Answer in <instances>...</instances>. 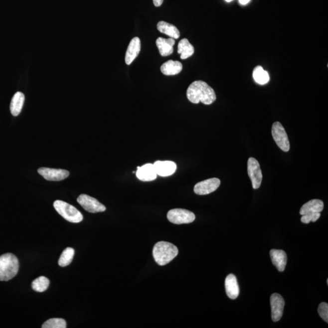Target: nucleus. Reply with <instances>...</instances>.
Segmentation results:
<instances>
[{
  "label": "nucleus",
  "instance_id": "f257e3e1",
  "mask_svg": "<svg viewBox=\"0 0 328 328\" xmlns=\"http://www.w3.org/2000/svg\"><path fill=\"white\" fill-rule=\"evenodd\" d=\"M188 101L193 104H199L201 102L205 105H211L216 101L215 91L207 83L197 80L189 86L187 91Z\"/></svg>",
  "mask_w": 328,
  "mask_h": 328
},
{
  "label": "nucleus",
  "instance_id": "f03ea898",
  "mask_svg": "<svg viewBox=\"0 0 328 328\" xmlns=\"http://www.w3.org/2000/svg\"><path fill=\"white\" fill-rule=\"evenodd\" d=\"M177 254L178 249L177 247L168 242H158L153 250L154 259L160 266L167 265Z\"/></svg>",
  "mask_w": 328,
  "mask_h": 328
},
{
  "label": "nucleus",
  "instance_id": "7ed1b4c3",
  "mask_svg": "<svg viewBox=\"0 0 328 328\" xmlns=\"http://www.w3.org/2000/svg\"><path fill=\"white\" fill-rule=\"evenodd\" d=\"M19 262L16 256L7 253L0 257V281L7 282L17 274Z\"/></svg>",
  "mask_w": 328,
  "mask_h": 328
},
{
  "label": "nucleus",
  "instance_id": "20e7f679",
  "mask_svg": "<svg viewBox=\"0 0 328 328\" xmlns=\"http://www.w3.org/2000/svg\"><path fill=\"white\" fill-rule=\"evenodd\" d=\"M54 207L59 215L69 222L79 223L83 220L82 214L73 205L67 202L57 200L54 203Z\"/></svg>",
  "mask_w": 328,
  "mask_h": 328
},
{
  "label": "nucleus",
  "instance_id": "39448f33",
  "mask_svg": "<svg viewBox=\"0 0 328 328\" xmlns=\"http://www.w3.org/2000/svg\"><path fill=\"white\" fill-rule=\"evenodd\" d=\"M272 135L275 143L283 152H288L290 149V143L289 141L287 133L284 127L279 122H275L272 125Z\"/></svg>",
  "mask_w": 328,
  "mask_h": 328
},
{
  "label": "nucleus",
  "instance_id": "423d86ee",
  "mask_svg": "<svg viewBox=\"0 0 328 328\" xmlns=\"http://www.w3.org/2000/svg\"><path fill=\"white\" fill-rule=\"evenodd\" d=\"M167 218L169 222L175 224H189L195 220V215L188 210L174 208L168 212Z\"/></svg>",
  "mask_w": 328,
  "mask_h": 328
},
{
  "label": "nucleus",
  "instance_id": "0eeeda50",
  "mask_svg": "<svg viewBox=\"0 0 328 328\" xmlns=\"http://www.w3.org/2000/svg\"><path fill=\"white\" fill-rule=\"evenodd\" d=\"M247 171L254 189L259 188L262 182L263 174L259 163L254 158H250L247 162Z\"/></svg>",
  "mask_w": 328,
  "mask_h": 328
},
{
  "label": "nucleus",
  "instance_id": "6e6552de",
  "mask_svg": "<svg viewBox=\"0 0 328 328\" xmlns=\"http://www.w3.org/2000/svg\"><path fill=\"white\" fill-rule=\"evenodd\" d=\"M77 202L88 212L94 213L103 212L106 210V207H105V205L97 201L96 199L88 196L87 194H80L78 197Z\"/></svg>",
  "mask_w": 328,
  "mask_h": 328
},
{
  "label": "nucleus",
  "instance_id": "1a4fd4ad",
  "mask_svg": "<svg viewBox=\"0 0 328 328\" xmlns=\"http://www.w3.org/2000/svg\"><path fill=\"white\" fill-rule=\"evenodd\" d=\"M221 184L220 180L216 177L203 180L197 183L194 187V191L198 195H205L217 190Z\"/></svg>",
  "mask_w": 328,
  "mask_h": 328
},
{
  "label": "nucleus",
  "instance_id": "9d476101",
  "mask_svg": "<svg viewBox=\"0 0 328 328\" xmlns=\"http://www.w3.org/2000/svg\"><path fill=\"white\" fill-rule=\"evenodd\" d=\"M38 173L50 181H60L69 176V172L62 169L42 167L38 169Z\"/></svg>",
  "mask_w": 328,
  "mask_h": 328
},
{
  "label": "nucleus",
  "instance_id": "9b49d317",
  "mask_svg": "<svg viewBox=\"0 0 328 328\" xmlns=\"http://www.w3.org/2000/svg\"><path fill=\"white\" fill-rule=\"evenodd\" d=\"M285 300L279 294H272L271 297L272 319L275 322H279L282 318Z\"/></svg>",
  "mask_w": 328,
  "mask_h": 328
},
{
  "label": "nucleus",
  "instance_id": "f8f14e48",
  "mask_svg": "<svg viewBox=\"0 0 328 328\" xmlns=\"http://www.w3.org/2000/svg\"><path fill=\"white\" fill-rule=\"evenodd\" d=\"M156 173L160 176H171L176 170V164L172 161H157L154 164Z\"/></svg>",
  "mask_w": 328,
  "mask_h": 328
},
{
  "label": "nucleus",
  "instance_id": "ddd939ff",
  "mask_svg": "<svg viewBox=\"0 0 328 328\" xmlns=\"http://www.w3.org/2000/svg\"><path fill=\"white\" fill-rule=\"evenodd\" d=\"M137 168L136 176L142 181H152L157 179V174L154 164H147L143 166H138Z\"/></svg>",
  "mask_w": 328,
  "mask_h": 328
},
{
  "label": "nucleus",
  "instance_id": "4468645a",
  "mask_svg": "<svg viewBox=\"0 0 328 328\" xmlns=\"http://www.w3.org/2000/svg\"><path fill=\"white\" fill-rule=\"evenodd\" d=\"M141 43L140 38L135 37L131 40L129 47H128L126 55V63L130 65L132 63L135 58L140 53Z\"/></svg>",
  "mask_w": 328,
  "mask_h": 328
},
{
  "label": "nucleus",
  "instance_id": "2eb2a0df",
  "mask_svg": "<svg viewBox=\"0 0 328 328\" xmlns=\"http://www.w3.org/2000/svg\"><path fill=\"white\" fill-rule=\"evenodd\" d=\"M271 260L273 265L280 272H283L287 264V255L282 250L272 249L270 251Z\"/></svg>",
  "mask_w": 328,
  "mask_h": 328
},
{
  "label": "nucleus",
  "instance_id": "dca6fc26",
  "mask_svg": "<svg viewBox=\"0 0 328 328\" xmlns=\"http://www.w3.org/2000/svg\"><path fill=\"white\" fill-rule=\"evenodd\" d=\"M225 288L227 296L230 299L234 300L237 298L240 294V289L238 284L237 277L233 274H230L225 280Z\"/></svg>",
  "mask_w": 328,
  "mask_h": 328
},
{
  "label": "nucleus",
  "instance_id": "f3484780",
  "mask_svg": "<svg viewBox=\"0 0 328 328\" xmlns=\"http://www.w3.org/2000/svg\"><path fill=\"white\" fill-rule=\"evenodd\" d=\"M156 44L159 49L160 53L162 56L166 57L173 53V46L175 44L174 38H169L165 39L159 37L156 41Z\"/></svg>",
  "mask_w": 328,
  "mask_h": 328
},
{
  "label": "nucleus",
  "instance_id": "a211bd4d",
  "mask_svg": "<svg viewBox=\"0 0 328 328\" xmlns=\"http://www.w3.org/2000/svg\"><path fill=\"white\" fill-rule=\"evenodd\" d=\"M324 202L320 199H312L303 205L300 208V214L304 215L310 213H321L324 210Z\"/></svg>",
  "mask_w": 328,
  "mask_h": 328
},
{
  "label": "nucleus",
  "instance_id": "6ab92c4d",
  "mask_svg": "<svg viewBox=\"0 0 328 328\" xmlns=\"http://www.w3.org/2000/svg\"><path fill=\"white\" fill-rule=\"evenodd\" d=\"M182 70V63L178 61L168 60L161 67V71L165 76H174Z\"/></svg>",
  "mask_w": 328,
  "mask_h": 328
},
{
  "label": "nucleus",
  "instance_id": "aec40b11",
  "mask_svg": "<svg viewBox=\"0 0 328 328\" xmlns=\"http://www.w3.org/2000/svg\"><path fill=\"white\" fill-rule=\"evenodd\" d=\"M157 28L160 32L167 35L170 38L177 39L180 37L178 29L174 25L169 24L167 22L160 21L157 24Z\"/></svg>",
  "mask_w": 328,
  "mask_h": 328
},
{
  "label": "nucleus",
  "instance_id": "412c9836",
  "mask_svg": "<svg viewBox=\"0 0 328 328\" xmlns=\"http://www.w3.org/2000/svg\"><path fill=\"white\" fill-rule=\"evenodd\" d=\"M24 95L21 92H17L11 101L10 109L13 116H17L21 113L24 102Z\"/></svg>",
  "mask_w": 328,
  "mask_h": 328
},
{
  "label": "nucleus",
  "instance_id": "4be33fe9",
  "mask_svg": "<svg viewBox=\"0 0 328 328\" xmlns=\"http://www.w3.org/2000/svg\"><path fill=\"white\" fill-rule=\"evenodd\" d=\"M194 49L187 38H183L178 43L177 53L180 54V58L187 59L194 54Z\"/></svg>",
  "mask_w": 328,
  "mask_h": 328
},
{
  "label": "nucleus",
  "instance_id": "5701e85b",
  "mask_svg": "<svg viewBox=\"0 0 328 328\" xmlns=\"http://www.w3.org/2000/svg\"><path fill=\"white\" fill-rule=\"evenodd\" d=\"M253 77L256 82L261 85L266 84L270 80V77H269L268 72L261 66H257L255 68L253 71Z\"/></svg>",
  "mask_w": 328,
  "mask_h": 328
},
{
  "label": "nucleus",
  "instance_id": "b1692460",
  "mask_svg": "<svg viewBox=\"0 0 328 328\" xmlns=\"http://www.w3.org/2000/svg\"><path fill=\"white\" fill-rule=\"evenodd\" d=\"M75 254L74 249L71 247L64 250L62 255H60L59 260H58V265L61 267H66L69 265L73 260Z\"/></svg>",
  "mask_w": 328,
  "mask_h": 328
},
{
  "label": "nucleus",
  "instance_id": "393cba45",
  "mask_svg": "<svg viewBox=\"0 0 328 328\" xmlns=\"http://www.w3.org/2000/svg\"><path fill=\"white\" fill-rule=\"evenodd\" d=\"M49 286V280L46 277L41 276L33 281L32 288L33 290L38 293H43L48 290Z\"/></svg>",
  "mask_w": 328,
  "mask_h": 328
},
{
  "label": "nucleus",
  "instance_id": "a878e982",
  "mask_svg": "<svg viewBox=\"0 0 328 328\" xmlns=\"http://www.w3.org/2000/svg\"><path fill=\"white\" fill-rule=\"evenodd\" d=\"M43 328H66V322L63 319H51L44 322Z\"/></svg>",
  "mask_w": 328,
  "mask_h": 328
},
{
  "label": "nucleus",
  "instance_id": "bb28decb",
  "mask_svg": "<svg viewBox=\"0 0 328 328\" xmlns=\"http://www.w3.org/2000/svg\"><path fill=\"white\" fill-rule=\"evenodd\" d=\"M321 213H310L302 215L301 221L303 223L309 224L311 221L316 222L321 217Z\"/></svg>",
  "mask_w": 328,
  "mask_h": 328
},
{
  "label": "nucleus",
  "instance_id": "cd10ccee",
  "mask_svg": "<svg viewBox=\"0 0 328 328\" xmlns=\"http://www.w3.org/2000/svg\"><path fill=\"white\" fill-rule=\"evenodd\" d=\"M318 313L321 318L328 323V305L327 303H322L319 305Z\"/></svg>",
  "mask_w": 328,
  "mask_h": 328
},
{
  "label": "nucleus",
  "instance_id": "c85d7f7f",
  "mask_svg": "<svg viewBox=\"0 0 328 328\" xmlns=\"http://www.w3.org/2000/svg\"><path fill=\"white\" fill-rule=\"evenodd\" d=\"M164 0H154V3L156 7H160L163 3Z\"/></svg>",
  "mask_w": 328,
  "mask_h": 328
},
{
  "label": "nucleus",
  "instance_id": "c756f323",
  "mask_svg": "<svg viewBox=\"0 0 328 328\" xmlns=\"http://www.w3.org/2000/svg\"><path fill=\"white\" fill-rule=\"evenodd\" d=\"M251 0H239V2L241 4L245 5L248 3Z\"/></svg>",
  "mask_w": 328,
  "mask_h": 328
},
{
  "label": "nucleus",
  "instance_id": "7c9ffc66",
  "mask_svg": "<svg viewBox=\"0 0 328 328\" xmlns=\"http://www.w3.org/2000/svg\"><path fill=\"white\" fill-rule=\"evenodd\" d=\"M226 1L228 2H231L232 1H233V0H226Z\"/></svg>",
  "mask_w": 328,
  "mask_h": 328
},
{
  "label": "nucleus",
  "instance_id": "2f4dec72",
  "mask_svg": "<svg viewBox=\"0 0 328 328\" xmlns=\"http://www.w3.org/2000/svg\"><path fill=\"white\" fill-rule=\"evenodd\" d=\"M327 285H328V280H327Z\"/></svg>",
  "mask_w": 328,
  "mask_h": 328
}]
</instances>
